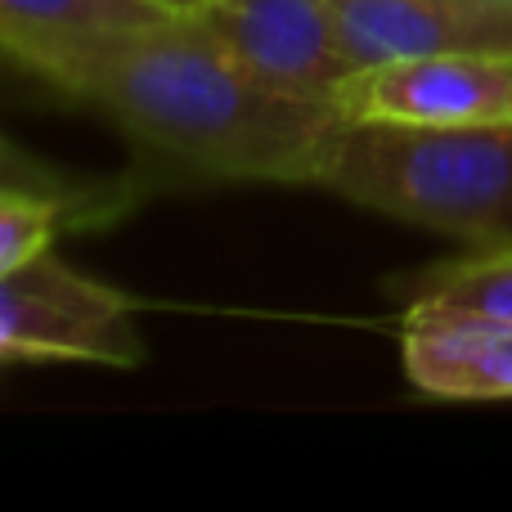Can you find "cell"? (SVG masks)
<instances>
[{"label": "cell", "mask_w": 512, "mask_h": 512, "mask_svg": "<svg viewBox=\"0 0 512 512\" xmlns=\"http://www.w3.org/2000/svg\"><path fill=\"white\" fill-rule=\"evenodd\" d=\"M41 81L104 108L144 153L212 180L319 185L342 126L337 108L261 86L189 14L86 45Z\"/></svg>", "instance_id": "obj_1"}, {"label": "cell", "mask_w": 512, "mask_h": 512, "mask_svg": "<svg viewBox=\"0 0 512 512\" xmlns=\"http://www.w3.org/2000/svg\"><path fill=\"white\" fill-rule=\"evenodd\" d=\"M319 189L436 234L504 243L512 230V122H342Z\"/></svg>", "instance_id": "obj_2"}, {"label": "cell", "mask_w": 512, "mask_h": 512, "mask_svg": "<svg viewBox=\"0 0 512 512\" xmlns=\"http://www.w3.org/2000/svg\"><path fill=\"white\" fill-rule=\"evenodd\" d=\"M0 355L135 369L144 360V337L126 292L41 252L0 274Z\"/></svg>", "instance_id": "obj_3"}, {"label": "cell", "mask_w": 512, "mask_h": 512, "mask_svg": "<svg viewBox=\"0 0 512 512\" xmlns=\"http://www.w3.org/2000/svg\"><path fill=\"white\" fill-rule=\"evenodd\" d=\"M342 122L486 126L512 122V54H418L355 68L333 99Z\"/></svg>", "instance_id": "obj_4"}, {"label": "cell", "mask_w": 512, "mask_h": 512, "mask_svg": "<svg viewBox=\"0 0 512 512\" xmlns=\"http://www.w3.org/2000/svg\"><path fill=\"white\" fill-rule=\"evenodd\" d=\"M198 23L239 59L261 86L333 108L351 59L342 50L333 0H212Z\"/></svg>", "instance_id": "obj_5"}, {"label": "cell", "mask_w": 512, "mask_h": 512, "mask_svg": "<svg viewBox=\"0 0 512 512\" xmlns=\"http://www.w3.org/2000/svg\"><path fill=\"white\" fill-rule=\"evenodd\" d=\"M351 68L418 54H512L508 0H333Z\"/></svg>", "instance_id": "obj_6"}, {"label": "cell", "mask_w": 512, "mask_h": 512, "mask_svg": "<svg viewBox=\"0 0 512 512\" xmlns=\"http://www.w3.org/2000/svg\"><path fill=\"white\" fill-rule=\"evenodd\" d=\"M400 360L423 396L512 400V324L418 297L400 328Z\"/></svg>", "instance_id": "obj_7"}, {"label": "cell", "mask_w": 512, "mask_h": 512, "mask_svg": "<svg viewBox=\"0 0 512 512\" xmlns=\"http://www.w3.org/2000/svg\"><path fill=\"white\" fill-rule=\"evenodd\" d=\"M176 18L153 0H0V45L32 77L117 32Z\"/></svg>", "instance_id": "obj_8"}, {"label": "cell", "mask_w": 512, "mask_h": 512, "mask_svg": "<svg viewBox=\"0 0 512 512\" xmlns=\"http://www.w3.org/2000/svg\"><path fill=\"white\" fill-rule=\"evenodd\" d=\"M423 297L512 324V243H495L490 252L472 256V261H459L450 270L432 274Z\"/></svg>", "instance_id": "obj_9"}, {"label": "cell", "mask_w": 512, "mask_h": 512, "mask_svg": "<svg viewBox=\"0 0 512 512\" xmlns=\"http://www.w3.org/2000/svg\"><path fill=\"white\" fill-rule=\"evenodd\" d=\"M63 221H68V212H63L59 198H45L23 185H5V194H0V274L50 252Z\"/></svg>", "instance_id": "obj_10"}, {"label": "cell", "mask_w": 512, "mask_h": 512, "mask_svg": "<svg viewBox=\"0 0 512 512\" xmlns=\"http://www.w3.org/2000/svg\"><path fill=\"white\" fill-rule=\"evenodd\" d=\"M153 5L171 9V14H198V9H207L212 0H153Z\"/></svg>", "instance_id": "obj_11"}, {"label": "cell", "mask_w": 512, "mask_h": 512, "mask_svg": "<svg viewBox=\"0 0 512 512\" xmlns=\"http://www.w3.org/2000/svg\"><path fill=\"white\" fill-rule=\"evenodd\" d=\"M508 5H512V0H508Z\"/></svg>", "instance_id": "obj_12"}]
</instances>
